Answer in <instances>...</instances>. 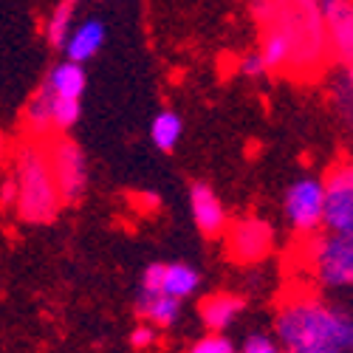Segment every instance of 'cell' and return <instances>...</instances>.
<instances>
[{
	"label": "cell",
	"mask_w": 353,
	"mask_h": 353,
	"mask_svg": "<svg viewBox=\"0 0 353 353\" xmlns=\"http://www.w3.org/2000/svg\"><path fill=\"white\" fill-rule=\"evenodd\" d=\"M280 347L291 353H347L353 350V314L316 297L288 300L274 322Z\"/></svg>",
	"instance_id": "6da1fadb"
},
{
	"label": "cell",
	"mask_w": 353,
	"mask_h": 353,
	"mask_svg": "<svg viewBox=\"0 0 353 353\" xmlns=\"http://www.w3.org/2000/svg\"><path fill=\"white\" fill-rule=\"evenodd\" d=\"M257 26H277L291 46V68L297 77H314L328 60V34L319 0H252Z\"/></svg>",
	"instance_id": "7a4b0ae2"
},
{
	"label": "cell",
	"mask_w": 353,
	"mask_h": 353,
	"mask_svg": "<svg viewBox=\"0 0 353 353\" xmlns=\"http://www.w3.org/2000/svg\"><path fill=\"white\" fill-rule=\"evenodd\" d=\"M17 210L32 223H48L57 218L63 207L60 187L54 181V172L46 156V147L28 144L17 156Z\"/></svg>",
	"instance_id": "3957f363"
},
{
	"label": "cell",
	"mask_w": 353,
	"mask_h": 353,
	"mask_svg": "<svg viewBox=\"0 0 353 353\" xmlns=\"http://www.w3.org/2000/svg\"><path fill=\"white\" fill-rule=\"evenodd\" d=\"M311 263L319 283L331 288H353V229L328 232L316 241Z\"/></svg>",
	"instance_id": "277c9868"
},
{
	"label": "cell",
	"mask_w": 353,
	"mask_h": 353,
	"mask_svg": "<svg viewBox=\"0 0 353 353\" xmlns=\"http://www.w3.org/2000/svg\"><path fill=\"white\" fill-rule=\"evenodd\" d=\"M283 210L297 232H316L322 226V215H325V181L311 179V175L294 181L285 190Z\"/></svg>",
	"instance_id": "5b68a950"
},
{
	"label": "cell",
	"mask_w": 353,
	"mask_h": 353,
	"mask_svg": "<svg viewBox=\"0 0 353 353\" xmlns=\"http://www.w3.org/2000/svg\"><path fill=\"white\" fill-rule=\"evenodd\" d=\"M272 246H274V232H272L269 221H263V218H241V221H234L229 226L226 249H229V257L234 263L254 266V263L269 257Z\"/></svg>",
	"instance_id": "8992f818"
},
{
	"label": "cell",
	"mask_w": 353,
	"mask_h": 353,
	"mask_svg": "<svg viewBox=\"0 0 353 353\" xmlns=\"http://www.w3.org/2000/svg\"><path fill=\"white\" fill-rule=\"evenodd\" d=\"M46 156L63 201H77L85 192V181H88V164L79 144H74L71 139H57L46 147Z\"/></svg>",
	"instance_id": "52a82bcc"
},
{
	"label": "cell",
	"mask_w": 353,
	"mask_h": 353,
	"mask_svg": "<svg viewBox=\"0 0 353 353\" xmlns=\"http://www.w3.org/2000/svg\"><path fill=\"white\" fill-rule=\"evenodd\" d=\"M328 232L353 229V161H342L325 179V215H322Z\"/></svg>",
	"instance_id": "ba28073f"
},
{
	"label": "cell",
	"mask_w": 353,
	"mask_h": 353,
	"mask_svg": "<svg viewBox=\"0 0 353 353\" xmlns=\"http://www.w3.org/2000/svg\"><path fill=\"white\" fill-rule=\"evenodd\" d=\"M201 277L187 263H153L141 274V291H164L175 300H184L195 294Z\"/></svg>",
	"instance_id": "9c48e42d"
},
{
	"label": "cell",
	"mask_w": 353,
	"mask_h": 353,
	"mask_svg": "<svg viewBox=\"0 0 353 353\" xmlns=\"http://www.w3.org/2000/svg\"><path fill=\"white\" fill-rule=\"evenodd\" d=\"M328 48L336 60L353 63V0H319Z\"/></svg>",
	"instance_id": "30bf717a"
},
{
	"label": "cell",
	"mask_w": 353,
	"mask_h": 353,
	"mask_svg": "<svg viewBox=\"0 0 353 353\" xmlns=\"http://www.w3.org/2000/svg\"><path fill=\"white\" fill-rule=\"evenodd\" d=\"M190 203H192V218H195V226L207 234V238H215V234L223 232L226 226V210L218 198V192L210 187V184H192L190 187Z\"/></svg>",
	"instance_id": "8fae6325"
},
{
	"label": "cell",
	"mask_w": 353,
	"mask_h": 353,
	"mask_svg": "<svg viewBox=\"0 0 353 353\" xmlns=\"http://www.w3.org/2000/svg\"><path fill=\"white\" fill-rule=\"evenodd\" d=\"M105 46V23L102 20H85L79 23L77 28H71V34L65 40V54H68V60L74 63H88L91 57L99 54V48Z\"/></svg>",
	"instance_id": "7c38bea8"
},
{
	"label": "cell",
	"mask_w": 353,
	"mask_h": 353,
	"mask_svg": "<svg viewBox=\"0 0 353 353\" xmlns=\"http://www.w3.org/2000/svg\"><path fill=\"white\" fill-rule=\"evenodd\" d=\"M139 314L144 316V322H150L156 328H170L181 311V300L170 297L164 291H141L139 303H136Z\"/></svg>",
	"instance_id": "4fadbf2b"
},
{
	"label": "cell",
	"mask_w": 353,
	"mask_h": 353,
	"mask_svg": "<svg viewBox=\"0 0 353 353\" xmlns=\"http://www.w3.org/2000/svg\"><path fill=\"white\" fill-rule=\"evenodd\" d=\"M241 314H243V300L234 297V294H215V297H207L201 305V322L207 325V331H226Z\"/></svg>",
	"instance_id": "5bb4252c"
},
{
	"label": "cell",
	"mask_w": 353,
	"mask_h": 353,
	"mask_svg": "<svg viewBox=\"0 0 353 353\" xmlns=\"http://www.w3.org/2000/svg\"><path fill=\"white\" fill-rule=\"evenodd\" d=\"M260 57L266 63V71H288L291 68V46L288 37L277 26H263L260 28Z\"/></svg>",
	"instance_id": "9a60e30c"
},
{
	"label": "cell",
	"mask_w": 353,
	"mask_h": 353,
	"mask_svg": "<svg viewBox=\"0 0 353 353\" xmlns=\"http://www.w3.org/2000/svg\"><path fill=\"white\" fill-rule=\"evenodd\" d=\"M46 85L51 88L54 97H71V99H82V91H85V68L82 63H74V60H65L60 63L46 79Z\"/></svg>",
	"instance_id": "2e32d148"
},
{
	"label": "cell",
	"mask_w": 353,
	"mask_h": 353,
	"mask_svg": "<svg viewBox=\"0 0 353 353\" xmlns=\"http://www.w3.org/2000/svg\"><path fill=\"white\" fill-rule=\"evenodd\" d=\"M181 133H184V122H181V116L175 110H161L153 119V125H150V139L164 153L175 150V144L181 141Z\"/></svg>",
	"instance_id": "e0dca14e"
},
{
	"label": "cell",
	"mask_w": 353,
	"mask_h": 353,
	"mask_svg": "<svg viewBox=\"0 0 353 353\" xmlns=\"http://www.w3.org/2000/svg\"><path fill=\"white\" fill-rule=\"evenodd\" d=\"M51 105H54V94H51V88H48V85H43L40 91L32 97V102H28L26 119H28V128H32L37 136H46L48 130H54V122H51Z\"/></svg>",
	"instance_id": "ac0fdd59"
},
{
	"label": "cell",
	"mask_w": 353,
	"mask_h": 353,
	"mask_svg": "<svg viewBox=\"0 0 353 353\" xmlns=\"http://www.w3.org/2000/svg\"><path fill=\"white\" fill-rule=\"evenodd\" d=\"M71 23H74L71 3H65V0H63V3L51 12V17H48V23H46V37H48V43H51L54 48H63V46H65L71 28H74Z\"/></svg>",
	"instance_id": "d6986e66"
},
{
	"label": "cell",
	"mask_w": 353,
	"mask_h": 353,
	"mask_svg": "<svg viewBox=\"0 0 353 353\" xmlns=\"http://www.w3.org/2000/svg\"><path fill=\"white\" fill-rule=\"evenodd\" d=\"M82 116V105L79 99H71V97H54V105H51V122L57 130H68L79 122Z\"/></svg>",
	"instance_id": "ffe728a7"
},
{
	"label": "cell",
	"mask_w": 353,
	"mask_h": 353,
	"mask_svg": "<svg viewBox=\"0 0 353 353\" xmlns=\"http://www.w3.org/2000/svg\"><path fill=\"white\" fill-rule=\"evenodd\" d=\"M334 99H336L339 113L345 116V122L353 128V63H350L347 71L342 74V79H339V85H336Z\"/></svg>",
	"instance_id": "44dd1931"
},
{
	"label": "cell",
	"mask_w": 353,
	"mask_h": 353,
	"mask_svg": "<svg viewBox=\"0 0 353 353\" xmlns=\"http://www.w3.org/2000/svg\"><path fill=\"white\" fill-rule=\"evenodd\" d=\"M192 353H234V342L223 331H207L190 347Z\"/></svg>",
	"instance_id": "7402d4cb"
},
{
	"label": "cell",
	"mask_w": 353,
	"mask_h": 353,
	"mask_svg": "<svg viewBox=\"0 0 353 353\" xmlns=\"http://www.w3.org/2000/svg\"><path fill=\"white\" fill-rule=\"evenodd\" d=\"M241 347H243L246 353H277V350H280V345H277L269 334H260V331L249 334Z\"/></svg>",
	"instance_id": "603a6c76"
},
{
	"label": "cell",
	"mask_w": 353,
	"mask_h": 353,
	"mask_svg": "<svg viewBox=\"0 0 353 353\" xmlns=\"http://www.w3.org/2000/svg\"><path fill=\"white\" fill-rule=\"evenodd\" d=\"M238 68H241L243 77H260V74H266V63H263L260 51L243 54V57H241V63H238Z\"/></svg>",
	"instance_id": "cb8c5ba5"
},
{
	"label": "cell",
	"mask_w": 353,
	"mask_h": 353,
	"mask_svg": "<svg viewBox=\"0 0 353 353\" xmlns=\"http://www.w3.org/2000/svg\"><path fill=\"white\" fill-rule=\"evenodd\" d=\"M153 339H156V325H150V322H144V325H139L133 334H130V345L133 347H150L153 345Z\"/></svg>",
	"instance_id": "d4e9b609"
},
{
	"label": "cell",
	"mask_w": 353,
	"mask_h": 353,
	"mask_svg": "<svg viewBox=\"0 0 353 353\" xmlns=\"http://www.w3.org/2000/svg\"><path fill=\"white\" fill-rule=\"evenodd\" d=\"M6 150H9V144H6V139H3V136H0V161L6 159Z\"/></svg>",
	"instance_id": "484cf974"
},
{
	"label": "cell",
	"mask_w": 353,
	"mask_h": 353,
	"mask_svg": "<svg viewBox=\"0 0 353 353\" xmlns=\"http://www.w3.org/2000/svg\"><path fill=\"white\" fill-rule=\"evenodd\" d=\"M65 3H71V6H74V3H79V0H65Z\"/></svg>",
	"instance_id": "4316f807"
}]
</instances>
